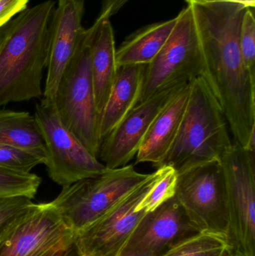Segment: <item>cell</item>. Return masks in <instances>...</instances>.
Segmentation results:
<instances>
[{"label": "cell", "mask_w": 255, "mask_h": 256, "mask_svg": "<svg viewBox=\"0 0 255 256\" xmlns=\"http://www.w3.org/2000/svg\"><path fill=\"white\" fill-rule=\"evenodd\" d=\"M46 156L25 149L0 144V168L13 172L29 173L46 162Z\"/></svg>", "instance_id": "22"}, {"label": "cell", "mask_w": 255, "mask_h": 256, "mask_svg": "<svg viewBox=\"0 0 255 256\" xmlns=\"http://www.w3.org/2000/svg\"><path fill=\"white\" fill-rule=\"evenodd\" d=\"M29 0H0V30L25 10Z\"/></svg>", "instance_id": "25"}, {"label": "cell", "mask_w": 255, "mask_h": 256, "mask_svg": "<svg viewBox=\"0 0 255 256\" xmlns=\"http://www.w3.org/2000/svg\"><path fill=\"white\" fill-rule=\"evenodd\" d=\"M84 0H58L52 25L43 99L54 100L61 76L74 56L85 34L82 25Z\"/></svg>", "instance_id": "13"}, {"label": "cell", "mask_w": 255, "mask_h": 256, "mask_svg": "<svg viewBox=\"0 0 255 256\" xmlns=\"http://www.w3.org/2000/svg\"><path fill=\"white\" fill-rule=\"evenodd\" d=\"M187 109L176 138L163 161L181 173L189 168L221 161L233 141L220 104L202 76L190 84Z\"/></svg>", "instance_id": "2"}, {"label": "cell", "mask_w": 255, "mask_h": 256, "mask_svg": "<svg viewBox=\"0 0 255 256\" xmlns=\"http://www.w3.org/2000/svg\"><path fill=\"white\" fill-rule=\"evenodd\" d=\"M1 28L0 30V40H1Z\"/></svg>", "instance_id": "29"}, {"label": "cell", "mask_w": 255, "mask_h": 256, "mask_svg": "<svg viewBox=\"0 0 255 256\" xmlns=\"http://www.w3.org/2000/svg\"><path fill=\"white\" fill-rule=\"evenodd\" d=\"M34 116L44 143L48 177L54 183L68 186L108 170L63 124L54 100L42 98Z\"/></svg>", "instance_id": "5"}, {"label": "cell", "mask_w": 255, "mask_h": 256, "mask_svg": "<svg viewBox=\"0 0 255 256\" xmlns=\"http://www.w3.org/2000/svg\"><path fill=\"white\" fill-rule=\"evenodd\" d=\"M198 232L174 196L145 214L118 256H162L181 240Z\"/></svg>", "instance_id": "11"}, {"label": "cell", "mask_w": 255, "mask_h": 256, "mask_svg": "<svg viewBox=\"0 0 255 256\" xmlns=\"http://www.w3.org/2000/svg\"><path fill=\"white\" fill-rule=\"evenodd\" d=\"M227 184L228 239L238 256H255V155L233 142L221 160Z\"/></svg>", "instance_id": "8"}, {"label": "cell", "mask_w": 255, "mask_h": 256, "mask_svg": "<svg viewBox=\"0 0 255 256\" xmlns=\"http://www.w3.org/2000/svg\"><path fill=\"white\" fill-rule=\"evenodd\" d=\"M190 82H178L160 90L137 104L101 140L97 159L108 168L128 165L136 156L141 143L156 117Z\"/></svg>", "instance_id": "10"}, {"label": "cell", "mask_w": 255, "mask_h": 256, "mask_svg": "<svg viewBox=\"0 0 255 256\" xmlns=\"http://www.w3.org/2000/svg\"><path fill=\"white\" fill-rule=\"evenodd\" d=\"M73 237L51 202L34 203L0 242V256H44Z\"/></svg>", "instance_id": "12"}, {"label": "cell", "mask_w": 255, "mask_h": 256, "mask_svg": "<svg viewBox=\"0 0 255 256\" xmlns=\"http://www.w3.org/2000/svg\"><path fill=\"white\" fill-rule=\"evenodd\" d=\"M190 84L156 117L141 143L136 164L150 162L156 168L161 166L181 127L188 104Z\"/></svg>", "instance_id": "14"}, {"label": "cell", "mask_w": 255, "mask_h": 256, "mask_svg": "<svg viewBox=\"0 0 255 256\" xmlns=\"http://www.w3.org/2000/svg\"><path fill=\"white\" fill-rule=\"evenodd\" d=\"M100 20L85 28L82 42L64 70L54 102L63 124L97 158L100 116L97 111L91 73L93 40Z\"/></svg>", "instance_id": "3"}, {"label": "cell", "mask_w": 255, "mask_h": 256, "mask_svg": "<svg viewBox=\"0 0 255 256\" xmlns=\"http://www.w3.org/2000/svg\"><path fill=\"white\" fill-rule=\"evenodd\" d=\"M177 18L167 42L145 66L138 104L169 86L190 82L203 73V58L191 4H188Z\"/></svg>", "instance_id": "6"}, {"label": "cell", "mask_w": 255, "mask_h": 256, "mask_svg": "<svg viewBox=\"0 0 255 256\" xmlns=\"http://www.w3.org/2000/svg\"><path fill=\"white\" fill-rule=\"evenodd\" d=\"M151 176V173L139 172L134 165L130 164L108 170L62 186L58 196L51 202L67 228L75 233L101 218Z\"/></svg>", "instance_id": "4"}, {"label": "cell", "mask_w": 255, "mask_h": 256, "mask_svg": "<svg viewBox=\"0 0 255 256\" xmlns=\"http://www.w3.org/2000/svg\"><path fill=\"white\" fill-rule=\"evenodd\" d=\"M117 72L115 34L109 19H105L99 22L91 54V78L96 108L100 116L116 79Z\"/></svg>", "instance_id": "15"}, {"label": "cell", "mask_w": 255, "mask_h": 256, "mask_svg": "<svg viewBox=\"0 0 255 256\" xmlns=\"http://www.w3.org/2000/svg\"><path fill=\"white\" fill-rule=\"evenodd\" d=\"M42 179L34 173H19L0 168V200L13 196L34 198Z\"/></svg>", "instance_id": "20"}, {"label": "cell", "mask_w": 255, "mask_h": 256, "mask_svg": "<svg viewBox=\"0 0 255 256\" xmlns=\"http://www.w3.org/2000/svg\"><path fill=\"white\" fill-rule=\"evenodd\" d=\"M146 64L118 67L116 79L100 116V142L139 102Z\"/></svg>", "instance_id": "16"}, {"label": "cell", "mask_w": 255, "mask_h": 256, "mask_svg": "<svg viewBox=\"0 0 255 256\" xmlns=\"http://www.w3.org/2000/svg\"><path fill=\"white\" fill-rule=\"evenodd\" d=\"M79 251L74 242V237L44 256H79Z\"/></svg>", "instance_id": "27"}, {"label": "cell", "mask_w": 255, "mask_h": 256, "mask_svg": "<svg viewBox=\"0 0 255 256\" xmlns=\"http://www.w3.org/2000/svg\"><path fill=\"white\" fill-rule=\"evenodd\" d=\"M0 144L46 156L40 130L34 116L28 112L0 110Z\"/></svg>", "instance_id": "18"}, {"label": "cell", "mask_w": 255, "mask_h": 256, "mask_svg": "<svg viewBox=\"0 0 255 256\" xmlns=\"http://www.w3.org/2000/svg\"><path fill=\"white\" fill-rule=\"evenodd\" d=\"M83 256L80 255V256Z\"/></svg>", "instance_id": "30"}, {"label": "cell", "mask_w": 255, "mask_h": 256, "mask_svg": "<svg viewBox=\"0 0 255 256\" xmlns=\"http://www.w3.org/2000/svg\"><path fill=\"white\" fill-rule=\"evenodd\" d=\"M188 4H207V3L222 2H235L243 4L247 8H253L255 6V0H186Z\"/></svg>", "instance_id": "28"}, {"label": "cell", "mask_w": 255, "mask_h": 256, "mask_svg": "<svg viewBox=\"0 0 255 256\" xmlns=\"http://www.w3.org/2000/svg\"><path fill=\"white\" fill-rule=\"evenodd\" d=\"M55 6L53 0H46L26 8L1 28L0 108L43 96Z\"/></svg>", "instance_id": "1"}, {"label": "cell", "mask_w": 255, "mask_h": 256, "mask_svg": "<svg viewBox=\"0 0 255 256\" xmlns=\"http://www.w3.org/2000/svg\"><path fill=\"white\" fill-rule=\"evenodd\" d=\"M162 256H238L226 236L199 232L177 244Z\"/></svg>", "instance_id": "19"}, {"label": "cell", "mask_w": 255, "mask_h": 256, "mask_svg": "<svg viewBox=\"0 0 255 256\" xmlns=\"http://www.w3.org/2000/svg\"><path fill=\"white\" fill-rule=\"evenodd\" d=\"M177 20L175 16L150 24L127 36L116 49L117 66L149 64L167 42Z\"/></svg>", "instance_id": "17"}, {"label": "cell", "mask_w": 255, "mask_h": 256, "mask_svg": "<svg viewBox=\"0 0 255 256\" xmlns=\"http://www.w3.org/2000/svg\"><path fill=\"white\" fill-rule=\"evenodd\" d=\"M164 166L163 174L138 204L136 210H144L147 213L153 212L175 196L178 184V172L172 166Z\"/></svg>", "instance_id": "21"}, {"label": "cell", "mask_w": 255, "mask_h": 256, "mask_svg": "<svg viewBox=\"0 0 255 256\" xmlns=\"http://www.w3.org/2000/svg\"><path fill=\"white\" fill-rule=\"evenodd\" d=\"M160 166L149 178L120 200L93 224L74 233V242L83 256H118L147 213L136 210L145 196L164 172Z\"/></svg>", "instance_id": "9"}, {"label": "cell", "mask_w": 255, "mask_h": 256, "mask_svg": "<svg viewBox=\"0 0 255 256\" xmlns=\"http://www.w3.org/2000/svg\"><path fill=\"white\" fill-rule=\"evenodd\" d=\"M240 48L244 66L255 76V18L254 8H247L241 22Z\"/></svg>", "instance_id": "24"}, {"label": "cell", "mask_w": 255, "mask_h": 256, "mask_svg": "<svg viewBox=\"0 0 255 256\" xmlns=\"http://www.w3.org/2000/svg\"><path fill=\"white\" fill-rule=\"evenodd\" d=\"M34 203L25 196L0 200V242L17 225Z\"/></svg>", "instance_id": "23"}, {"label": "cell", "mask_w": 255, "mask_h": 256, "mask_svg": "<svg viewBox=\"0 0 255 256\" xmlns=\"http://www.w3.org/2000/svg\"><path fill=\"white\" fill-rule=\"evenodd\" d=\"M175 196L199 232L228 238L227 184L221 161L178 173Z\"/></svg>", "instance_id": "7"}, {"label": "cell", "mask_w": 255, "mask_h": 256, "mask_svg": "<svg viewBox=\"0 0 255 256\" xmlns=\"http://www.w3.org/2000/svg\"><path fill=\"white\" fill-rule=\"evenodd\" d=\"M130 1V0H103L101 9L97 19L100 20L109 19L111 16L119 12L120 9Z\"/></svg>", "instance_id": "26"}]
</instances>
